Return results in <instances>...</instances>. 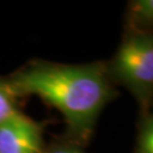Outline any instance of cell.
Segmentation results:
<instances>
[{
    "instance_id": "cell-1",
    "label": "cell",
    "mask_w": 153,
    "mask_h": 153,
    "mask_svg": "<svg viewBox=\"0 0 153 153\" xmlns=\"http://www.w3.org/2000/svg\"><path fill=\"white\" fill-rule=\"evenodd\" d=\"M7 81L18 98L36 95L58 110L66 123V138L79 146L88 143L102 109L117 95L104 62L32 60Z\"/></svg>"
},
{
    "instance_id": "cell-2",
    "label": "cell",
    "mask_w": 153,
    "mask_h": 153,
    "mask_svg": "<svg viewBox=\"0 0 153 153\" xmlns=\"http://www.w3.org/2000/svg\"><path fill=\"white\" fill-rule=\"evenodd\" d=\"M105 69L112 82L125 86L148 110L153 100V33L131 30Z\"/></svg>"
},
{
    "instance_id": "cell-3",
    "label": "cell",
    "mask_w": 153,
    "mask_h": 153,
    "mask_svg": "<svg viewBox=\"0 0 153 153\" xmlns=\"http://www.w3.org/2000/svg\"><path fill=\"white\" fill-rule=\"evenodd\" d=\"M43 148L42 124L22 111L0 125V153H41Z\"/></svg>"
},
{
    "instance_id": "cell-4",
    "label": "cell",
    "mask_w": 153,
    "mask_h": 153,
    "mask_svg": "<svg viewBox=\"0 0 153 153\" xmlns=\"http://www.w3.org/2000/svg\"><path fill=\"white\" fill-rule=\"evenodd\" d=\"M128 23L133 31L153 30V0H134L128 4Z\"/></svg>"
},
{
    "instance_id": "cell-5",
    "label": "cell",
    "mask_w": 153,
    "mask_h": 153,
    "mask_svg": "<svg viewBox=\"0 0 153 153\" xmlns=\"http://www.w3.org/2000/svg\"><path fill=\"white\" fill-rule=\"evenodd\" d=\"M18 99L11 90L7 77H0V125L19 110Z\"/></svg>"
},
{
    "instance_id": "cell-6",
    "label": "cell",
    "mask_w": 153,
    "mask_h": 153,
    "mask_svg": "<svg viewBox=\"0 0 153 153\" xmlns=\"http://www.w3.org/2000/svg\"><path fill=\"white\" fill-rule=\"evenodd\" d=\"M136 153H153V112H146L141 120Z\"/></svg>"
},
{
    "instance_id": "cell-7",
    "label": "cell",
    "mask_w": 153,
    "mask_h": 153,
    "mask_svg": "<svg viewBox=\"0 0 153 153\" xmlns=\"http://www.w3.org/2000/svg\"><path fill=\"white\" fill-rule=\"evenodd\" d=\"M41 153H83L82 146L71 142L68 138L62 141L52 142L48 146H44Z\"/></svg>"
}]
</instances>
